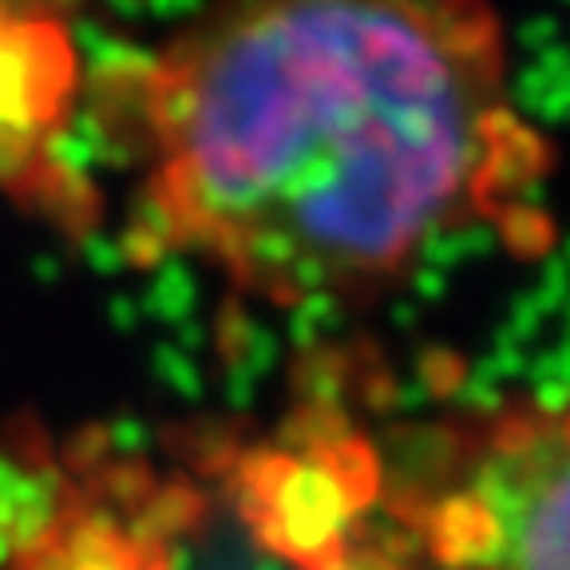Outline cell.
I'll list each match as a JSON object with an SVG mask.
<instances>
[{
	"label": "cell",
	"instance_id": "obj_3",
	"mask_svg": "<svg viewBox=\"0 0 570 570\" xmlns=\"http://www.w3.org/2000/svg\"><path fill=\"white\" fill-rule=\"evenodd\" d=\"M76 56L48 12L0 4V190L56 223L88 218V183L60 159Z\"/></svg>",
	"mask_w": 570,
	"mask_h": 570
},
{
	"label": "cell",
	"instance_id": "obj_1",
	"mask_svg": "<svg viewBox=\"0 0 570 570\" xmlns=\"http://www.w3.org/2000/svg\"><path fill=\"white\" fill-rule=\"evenodd\" d=\"M131 254L297 309L376 294L547 170L491 0H214L131 71Z\"/></svg>",
	"mask_w": 570,
	"mask_h": 570
},
{
	"label": "cell",
	"instance_id": "obj_2",
	"mask_svg": "<svg viewBox=\"0 0 570 570\" xmlns=\"http://www.w3.org/2000/svg\"><path fill=\"white\" fill-rule=\"evenodd\" d=\"M409 511L436 570H570V404L460 428Z\"/></svg>",
	"mask_w": 570,
	"mask_h": 570
}]
</instances>
